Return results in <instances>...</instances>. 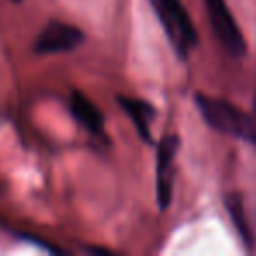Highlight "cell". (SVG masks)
Returning <instances> with one entry per match:
<instances>
[{"mask_svg":"<svg viewBox=\"0 0 256 256\" xmlns=\"http://www.w3.org/2000/svg\"><path fill=\"white\" fill-rule=\"evenodd\" d=\"M118 102L124 109V112L130 116V120L136 124L137 132H139L140 139L144 142L151 144L153 137H151V123L156 118V109L151 106L150 102H144L139 98H130V96H118Z\"/></svg>","mask_w":256,"mask_h":256,"instance_id":"8992f818","label":"cell"},{"mask_svg":"<svg viewBox=\"0 0 256 256\" xmlns=\"http://www.w3.org/2000/svg\"><path fill=\"white\" fill-rule=\"evenodd\" d=\"M254 110H256V100H254Z\"/></svg>","mask_w":256,"mask_h":256,"instance_id":"30bf717a","label":"cell"},{"mask_svg":"<svg viewBox=\"0 0 256 256\" xmlns=\"http://www.w3.org/2000/svg\"><path fill=\"white\" fill-rule=\"evenodd\" d=\"M84 39V34L78 26L53 20L39 34L36 44H34V50L39 54L65 53V51H72L81 46Z\"/></svg>","mask_w":256,"mask_h":256,"instance_id":"277c9868","label":"cell"},{"mask_svg":"<svg viewBox=\"0 0 256 256\" xmlns=\"http://www.w3.org/2000/svg\"><path fill=\"white\" fill-rule=\"evenodd\" d=\"M179 58H186L198 44L196 34L190 14L181 0H150Z\"/></svg>","mask_w":256,"mask_h":256,"instance_id":"7a4b0ae2","label":"cell"},{"mask_svg":"<svg viewBox=\"0 0 256 256\" xmlns=\"http://www.w3.org/2000/svg\"><path fill=\"white\" fill-rule=\"evenodd\" d=\"M195 102L206 123L216 132L252 142L256 140V121L234 104L202 93L195 96Z\"/></svg>","mask_w":256,"mask_h":256,"instance_id":"6da1fadb","label":"cell"},{"mask_svg":"<svg viewBox=\"0 0 256 256\" xmlns=\"http://www.w3.org/2000/svg\"><path fill=\"white\" fill-rule=\"evenodd\" d=\"M207 11H209L210 25L214 34L221 40L226 51L234 56H242L246 53V40L242 37L238 25L235 23L230 9L224 0H206Z\"/></svg>","mask_w":256,"mask_h":256,"instance_id":"3957f363","label":"cell"},{"mask_svg":"<svg viewBox=\"0 0 256 256\" xmlns=\"http://www.w3.org/2000/svg\"><path fill=\"white\" fill-rule=\"evenodd\" d=\"M12 2H22V0H12Z\"/></svg>","mask_w":256,"mask_h":256,"instance_id":"9c48e42d","label":"cell"},{"mask_svg":"<svg viewBox=\"0 0 256 256\" xmlns=\"http://www.w3.org/2000/svg\"><path fill=\"white\" fill-rule=\"evenodd\" d=\"M178 136H165L156 150V202L162 210L170 206L172 181H174V158L179 151Z\"/></svg>","mask_w":256,"mask_h":256,"instance_id":"5b68a950","label":"cell"},{"mask_svg":"<svg viewBox=\"0 0 256 256\" xmlns=\"http://www.w3.org/2000/svg\"><path fill=\"white\" fill-rule=\"evenodd\" d=\"M70 110L74 118L82 124V126L92 134H102L104 118L96 106L81 92H72L70 95Z\"/></svg>","mask_w":256,"mask_h":256,"instance_id":"52a82bcc","label":"cell"},{"mask_svg":"<svg viewBox=\"0 0 256 256\" xmlns=\"http://www.w3.org/2000/svg\"><path fill=\"white\" fill-rule=\"evenodd\" d=\"M226 207L232 214V220H234V224L237 226L238 234L242 235V238L246 240V244L251 246V232H249V226L246 223L244 218V207H242V200L237 193H232V195L226 196Z\"/></svg>","mask_w":256,"mask_h":256,"instance_id":"ba28073f","label":"cell"}]
</instances>
